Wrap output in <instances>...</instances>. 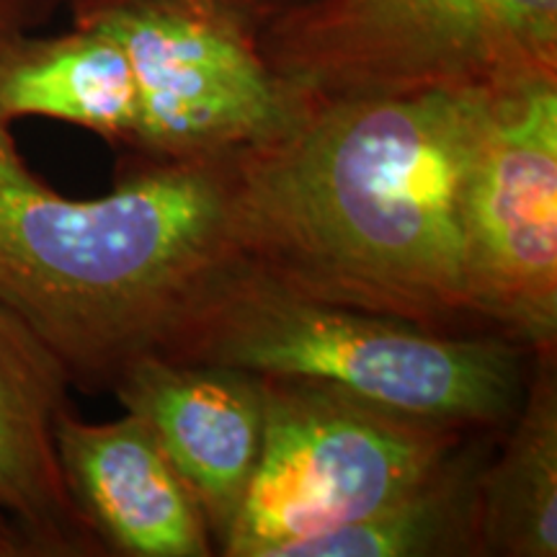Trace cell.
<instances>
[{"mask_svg":"<svg viewBox=\"0 0 557 557\" xmlns=\"http://www.w3.org/2000/svg\"><path fill=\"white\" fill-rule=\"evenodd\" d=\"M498 96L318 101L287 132L233 152L238 261L323 302L436 333H491L472 292L465 209Z\"/></svg>","mask_w":557,"mask_h":557,"instance_id":"6da1fadb","label":"cell"},{"mask_svg":"<svg viewBox=\"0 0 557 557\" xmlns=\"http://www.w3.org/2000/svg\"><path fill=\"white\" fill-rule=\"evenodd\" d=\"M235 261L230 156L139 158L107 197L73 199L26 165L0 122V305L73 387H114Z\"/></svg>","mask_w":557,"mask_h":557,"instance_id":"7a4b0ae2","label":"cell"},{"mask_svg":"<svg viewBox=\"0 0 557 557\" xmlns=\"http://www.w3.org/2000/svg\"><path fill=\"white\" fill-rule=\"evenodd\" d=\"M173 359L320 382L455 429L504 431L524 398L532 351L500 333L455 336L278 287L235 261L181 318Z\"/></svg>","mask_w":557,"mask_h":557,"instance_id":"3957f363","label":"cell"},{"mask_svg":"<svg viewBox=\"0 0 557 557\" xmlns=\"http://www.w3.org/2000/svg\"><path fill=\"white\" fill-rule=\"evenodd\" d=\"M256 41L312 103L557 83V0H302Z\"/></svg>","mask_w":557,"mask_h":557,"instance_id":"277c9868","label":"cell"},{"mask_svg":"<svg viewBox=\"0 0 557 557\" xmlns=\"http://www.w3.org/2000/svg\"><path fill=\"white\" fill-rule=\"evenodd\" d=\"M261 459L222 557H287L299 542L364 519L470 434L320 382L261 377Z\"/></svg>","mask_w":557,"mask_h":557,"instance_id":"5b68a950","label":"cell"},{"mask_svg":"<svg viewBox=\"0 0 557 557\" xmlns=\"http://www.w3.org/2000/svg\"><path fill=\"white\" fill-rule=\"evenodd\" d=\"M114 34L137 86L129 148L218 160L282 135L312 101L289 86L240 18L191 0H135L86 18Z\"/></svg>","mask_w":557,"mask_h":557,"instance_id":"8992f818","label":"cell"},{"mask_svg":"<svg viewBox=\"0 0 557 557\" xmlns=\"http://www.w3.org/2000/svg\"><path fill=\"white\" fill-rule=\"evenodd\" d=\"M472 292L487 331L557 344V83L498 96L465 209Z\"/></svg>","mask_w":557,"mask_h":557,"instance_id":"52a82bcc","label":"cell"},{"mask_svg":"<svg viewBox=\"0 0 557 557\" xmlns=\"http://www.w3.org/2000/svg\"><path fill=\"white\" fill-rule=\"evenodd\" d=\"M189 485L218 555L233 532L263 447L261 377L246 369L145 354L111 387Z\"/></svg>","mask_w":557,"mask_h":557,"instance_id":"ba28073f","label":"cell"},{"mask_svg":"<svg viewBox=\"0 0 557 557\" xmlns=\"http://www.w3.org/2000/svg\"><path fill=\"white\" fill-rule=\"evenodd\" d=\"M58 457L70 498L103 555H218L189 485L135 413L88 423L65 410Z\"/></svg>","mask_w":557,"mask_h":557,"instance_id":"9c48e42d","label":"cell"},{"mask_svg":"<svg viewBox=\"0 0 557 557\" xmlns=\"http://www.w3.org/2000/svg\"><path fill=\"white\" fill-rule=\"evenodd\" d=\"M70 387L50 346L0 305V508L41 557H99L58 457V421L73 408Z\"/></svg>","mask_w":557,"mask_h":557,"instance_id":"30bf717a","label":"cell"},{"mask_svg":"<svg viewBox=\"0 0 557 557\" xmlns=\"http://www.w3.org/2000/svg\"><path fill=\"white\" fill-rule=\"evenodd\" d=\"M26 116L132 145L137 86L120 39L94 21H73L65 34L26 32L0 45V122Z\"/></svg>","mask_w":557,"mask_h":557,"instance_id":"8fae6325","label":"cell"},{"mask_svg":"<svg viewBox=\"0 0 557 557\" xmlns=\"http://www.w3.org/2000/svg\"><path fill=\"white\" fill-rule=\"evenodd\" d=\"M480 557L557 555V344L532 348L524 398L478 485Z\"/></svg>","mask_w":557,"mask_h":557,"instance_id":"7c38bea8","label":"cell"},{"mask_svg":"<svg viewBox=\"0 0 557 557\" xmlns=\"http://www.w3.org/2000/svg\"><path fill=\"white\" fill-rule=\"evenodd\" d=\"M500 434L470 431L398 498L364 519L299 542L287 557H480V472Z\"/></svg>","mask_w":557,"mask_h":557,"instance_id":"4fadbf2b","label":"cell"},{"mask_svg":"<svg viewBox=\"0 0 557 557\" xmlns=\"http://www.w3.org/2000/svg\"><path fill=\"white\" fill-rule=\"evenodd\" d=\"M58 3L65 5L73 21H86L109 9H116V5L135 3V0H58ZM191 3H205L209 9L230 13V16L248 24L253 32H259L263 24H269L278 13L302 3V0H191Z\"/></svg>","mask_w":557,"mask_h":557,"instance_id":"5bb4252c","label":"cell"},{"mask_svg":"<svg viewBox=\"0 0 557 557\" xmlns=\"http://www.w3.org/2000/svg\"><path fill=\"white\" fill-rule=\"evenodd\" d=\"M58 5V0H0V45L37 29Z\"/></svg>","mask_w":557,"mask_h":557,"instance_id":"9a60e30c","label":"cell"},{"mask_svg":"<svg viewBox=\"0 0 557 557\" xmlns=\"http://www.w3.org/2000/svg\"><path fill=\"white\" fill-rule=\"evenodd\" d=\"M0 557H41L29 534L0 508Z\"/></svg>","mask_w":557,"mask_h":557,"instance_id":"2e32d148","label":"cell"}]
</instances>
